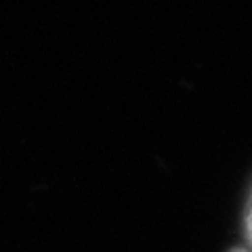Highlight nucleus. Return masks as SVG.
Returning a JSON list of instances; mask_svg holds the SVG:
<instances>
[{
    "label": "nucleus",
    "instance_id": "1",
    "mask_svg": "<svg viewBox=\"0 0 252 252\" xmlns=\"http://www.w3.org/2000/svg\"><path fill=\"white\" fill-rule=\"evenodd\" d=\"M248 235H250V242H252V212H250V219H248Z\"/></svg>",
    "mask_w": 252,
    "mask_h": 252
},
{
    "label": "nucleus",
    "instance_id": "2",
    "mask_svg": "<svg viewBox=\"0 0 252 252\" xmlns=\"http://www.w3.org/2000/svg\"><path fill=\"white\" fill-rule=\"evenodd\" d=\"M231 252H244V250H231Z\"/></svg>",
    "mask_w": 252,
    "mask_h": 252
}]
</instances>
